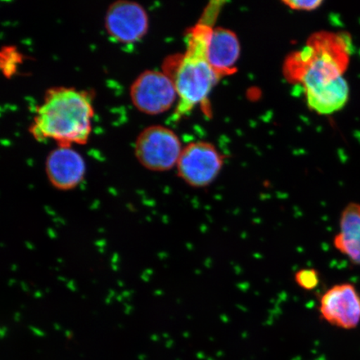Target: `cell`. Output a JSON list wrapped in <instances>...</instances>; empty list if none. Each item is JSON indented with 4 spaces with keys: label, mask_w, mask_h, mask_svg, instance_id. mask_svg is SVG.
Segmentation results:
<instances>
[{
    "label": "cell",
    "mask_w": 360,
    "mask_h": 360,
    "mask_svg": "<svg viewBox=\"0 0 360 360\" xmlns=\"http://www.w3.org/2000/svg\"><path fill=\"white\" fill-rule=\"evenodd\" d=\"M350 47L347 35L319 34L295 60L308 105L318 114H334L348 102L349 88L343 75L349 65Z\"/></svg>",
    "instance_id": "obj_1"
},
{
    "label": "cell",
    "mask_w": 360,
    "mask_h": 360,
    "mask_svg": "<svg viewBox=\"0 0 360 360\" xmlns=\"http://www.w3.org/2000/svg\"><path fill=\"white\" fill-rule=\"evenodd\" d=\"M93 115L86 93L71 88L51 89L36 112L30 132L38 141L51 139L58 146L83 145L91 132Z\"/></svg>",
    "instance_id": "obj_3"
},
{
    "label": "cell",
    "mask_w": 360,
    "mask_h": 360,
    "mask_svg": "<svg viewBox=\"0 0 360 360\" xmlns=\"http://www.w3.org/2000/svg\"><path fill=\"white\" fill-rule=\"evenodd\" d=\"M105 27L108 33L116 41L135 43L147 32L148 15L141 4L129 0H119L108 8Z\"/></svg>",
    "instance_id": "obj_8"
},
{
    "label": "cell",
    "mask_w": 360,
    "mask_h": 360,
    "mask_svg": "<svg viewBox=\"0 0 360 360\" xmlns=\"http://www.w3.org/2000/svg\"><path fill=\"white\" fill-rule=\"evenodd\" d=\"M223 168V158L206 142L191 143L183 148L177 164L179 177L193 188L210 186Z\"/></svg>",
    "instance_id": "obj_5"
},
{
    "label": "cell",
    "mask_w": 360,
    "mask_h": 360,
    "mask_svg": "<svg viewBox=\"0 0 360 360\" xmlns=\"http://www.w3.org/2000/svg\"><path fill=\"white\" fill-rule=\"evenodd\" d=\"M240 56V44L233 31L214 28L211 34L208 60L219 78L235 73L236 65Z\"/></svg>",
    "instance_id": "obj_10"
},
{
    "label": "cell",
    "mask_w": 360,
    "mask_h": 360,
    "mask_svg": "<svg viewBox=\"0 0 360 360\" xmlns=\"http://www.w3.org/2000/svg\"><path fill=\"white\" fill-rule=\"evenodd\" d=\"M183 148L177 135L164 126H151L139 135L135 155L143 167L169 170L177 166Z\"/></svg>",
    "instance_id": "obj_4"
},
{
    "label": "cell",
    "mask_w": 360,
    "mask_h": 360,
    "mask_svg": "<svg viewBox=\"0 0 360 360\" xmlns=\"http://www.w3.org/2000/svg\"><path fill=\"white\" fill-rule=\"evenodd\" d=\"M322 3V1H319V0H299V1L292 0V1H283V4L292 8V10L302 11L316 10V8L321 6Z\"/></svg>",
    "instance_id": "obj_13"
},
{
    "label": "cell",
    "mask_w": 360,
    "mask_h": 360,
    "mask_svg": "<svg viewBox=\"0 0 360 360\" xmlns=\"http://www.w3.org/2000/svg\"><path fill=\"white\" fill-rule=\"evenodd\" d=\"M334 246L350 262L360 265V205L357 202H349L342 211Z\"/></svg>",
    "instance_id": "obj_11"
},
{
    "label": "cell",
    "mask_w": 360,
    "mask_h": 360,
    "mask_svg": "<svg viewBox=\"0 0 360 360\" xmlns=\"http://www.w3.org/2000/svg\"><path fill=\"white\" fill-rule=\"evenodd\" d=\"M295 282L301 289L311 291L319 286L321 283V276L314 268H304L299 269L295 274Z\"/></svg>",
    "instance_id": "obj_12"
},
{
    "label": "cell",
    "mask_w": 360,
    "mask_h": 360,
    "mask_svg": "<svg viewBox=\"0 0 360 360\" xmlns=\"http://www.w3.org/2000/svg\"><path fill=\"white\" fill-rule=\"evenodd\" d=\"M86 171L84 160L70 146H58L49 155L46 174L49 182L60 191H70L82 182Z\"/></svg>",
    "instance_id": "obj_9"
},
{
    "label": "cell",
    "mask_w": 360,
    "mask_h": 360,
    "mask_svg": "<svg viewBox=\"0 0 360 360\" xmlns=\"http://www.w3.org/2000/svg\"><path fill=\"white\" fill-rule=\"evenodd\" d=\"M319 314L330 325L353 330L360 323V295L352 283H343L328 289L319 299Z\"/></svg>",
    "instance_id": "obj_7"
},
{
    "label": "cell",
    "mask_w": 360,
    "mask_h": 360,
    "mask_svg": "<svg viewBox=\"0 0 360 360\" xmlns=\"http://www.w3.org/2000/svg\"><path fill=\"white\" fill-rule=\"evenodd\" d=\"M134 105L147 115H159L172 107L178 96L173 80L165 72L148 70L130 89Z\"/></svg>",
    "instance_id": "obj_6"
},
{
    "label": "cell",
    "mask_w": 360,
    "mask_h": 360,
    "mask_svg": "<svg viewBox=\"0 0 360 360\" xmlns=\"http://www.w3.org/2000/svg\"><path fill=\"white\" fill-rule=\"evenodd\" d=\"M224 2H211L200 20L187 35L184 55L174 60V69H165L173 80L179 101L175 115L180 118L205 103L220 79L208 60V47L214 24Z\"/></svg>",
    "instance_id": "obj_2"
}]
</instances>
